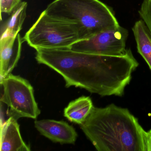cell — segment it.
<instances>
[{
	"instance_id": "14",
	"label": "cell",
	"mask_w": 151,
	"mask_h": 151,
	"mask_svg": "<svg viewBox=\"0 0 151 151\" xmlns=\"http://www.w3.org/2000/svg\"><path fill=\"white\" fill-rule=\"evenodd\" d=\"M21 2V0H0V9L1 14H9Z\"/></svg>"
},
{
	"instance_id": "7",
	"label": "cell",
	"mask_w": 151,
	"mask_h": 151,
	"mask_svg": "<svg viewBox=\"0 0 151 151\" xmlns=\"http://www.w3.org/2000/svg\"><path fill=\"white\" fill-rule=\"evenodd\" d=\"M35 126L41 135L54 142L74 144L77 138L74 127L64 121L50 119L36 121Z\"/></svg>"
},
{
	"instance_id": "10",
	"label": "cell",
	"mask_w": 151,
	"mask_h": 151,
	"mask_svg": "<svg viewBox=\"0 0 151 151\" xmlns=\"http://www.w3.org/2000/svg\"><path fill=\"white\" fill-rule=\"evenodd\" d=\"M93 107L89 97L82 96L70 102L64 110V116L70 122L81 125Z\"/></svg>"
},
{
	"instance_id": "8",
	"label": "cell",
	"mask_w": 151,
	"mask_h": 151,
	"mask_svg": "<svg viewBox=\"0 0 151 151\" xmlns=\"http://www.w3.org/2000/svg\"><path fill=\"white\" fill-rule=\"evenodd\" d=\"M22 40L19 33L0 40V80L9 75L17 65L21 55Z\"/></svg>"
},
{
	"instance_id": "15",
	"label": "cell",
	"mask_w": 151,
	"mask_h": 151,
	"mask_svg": "<svg viewBox=\"0 0 151 151\" xmlns=\"http://www.w3.org/2000/svg\"><path fill=\"white\" fill-rule=\"evenodd\" d=\"M147 151H151V129L147 132Z\"/></svg>"
},
{
	"instance_id": "3",
	"label": "cell",
	"mask_w": 151,
	"mask_h": 151,
	"mask_svg": "<svg viewBox=\"0 0 151 151\" xmlns=\"http://www.w3.org/2000/svg\"><path fill=\"white\" fill-rule=\"evenodd\" d=\"M45 11L70 24L79 40L120 26L112 9L99 0H55Z\"/></svg>"
},
{
	"instance_id": "11",
	"label": "cell",
	"mask_w": 151,
	"mask_h": 151,
	"mask_svg": "<svg viewBox=\"0 0 151 151\" xmlns=\"http://www.w3.org/2000/svg\"><path fill=\"white\" fill-rule=\"evenodd\" d=\"M132 32L138 52L142 56L151 70V34L142 20L135 22Z\"/></svg>"
},
{
	"instance_id": "13",
	"label": "cell",
	"mask_w": 151,
	"mask_h": 151,
	"mask_svg": "<svg viewBox=\"0 0 151 151\" xmlns=\"http://www.w3.org/2000/svg\"><path fill=\"white\" fill-rule=\"evenodd\" d=\"M138 13L151 34V0H143Z\"/></svg>"
},
{
	"instance_id": "5",
	"label": "cell",
	"mask_w": 151,
	"mask_h": 151,
	"mask_svg": "<svg viewBox=\"0 0 151 151\" xmlns=\"http://www.w3.org/2000/svg\"><path fill=\"white\" fill-rule=\"evenodd\" d=\"M3 89L1 101L7 105V115L16 120L21 117L37 119L40 110L35 100L34 90L29 82L12 74L1 81Z\"/></svg>"
},
{
	"instance_id": "6",
	"label": "cell",
	"mask_w": 151,
	"mask_h": 151,
	"mask_svg": "<svg viewBox=\"0 0 151 151\" xmlns=\"http://www.w3.org/2000/svg\"><path fill=\"white\" fill-rule=\"evenodd\" d=\"M128 36L127 30L119 26L101 32L90 38L78 40L69 48L75 52L91 54L122 55L127 51L126 42Z\"/></svg>"
},
{
	"instance_id": "1",
	"label": "cell",
	"mask_w": 151,
	"mask_h": 151,
	"mask_svg": "<svg viewBox=\"0 0 151 151\" xmlns=\"http://www.w3.org/2000/svg\"><path fill=\"white\" fill-rule=\"evenodd\" d=\"M36 50L38 63L60 74L66 87H80L101 96H122L139 65L130 49L118 56L80 52L69 47Z\"/></svg>"
},
{
	"instance_id": "12",
	"label": "cell",
	"mask_w": 151,
	"mask_h": 151,
	"mask_svg": "<svg viewBox=\"0 0 151 151\" xmlns=\"http://www.w3.org/2000/svg\"><path fill=\"white\" fill-rule=\"evenodd\" d=\"M27 6V2L23 1L15 8L8 20L1 27V39L14 37L19 33L26 18Z\"/></svg>"
},
{
	"instance_id": "9",
	"label": "cell",
	"mask_w": 151,
	"mask_h": 151,
	"mask_svg": "<svg viewBox=\"0 0 151 151\" xmlns=\"http://www.w3.org/2000/svg\"><path fill=\"white\" fill-rule=\"evenodd\" d=\"M17 121L13 117H9L1 123V151H30V147L22 138Z\"/></svg>"
},
{
	"instance_id": "4",
	"label": "cell",
	"mask_w": 151,
	"mask_h": 151,
	"mask_svg": "<svg viewBox=\"0 0 151 151\" xmlns=\"http://www.w3.org/2000/svg\"><path fill=\"white\" fill-rule=\"evenodd\" d=\"M35 49L69 47L79 40L70 24L53 18L43 11L24 37Z\"/></svg>"
},
{
	"instance_id": "2",
	"label": "cell",
	"mask_w": 151,
	"mask_h": 151,
	"mask_svg": "<svg viewBox=\"0 0 151 151\" xmlns=\"http://www.w3.org/2000/svg\"><path fill=\"white\" fill-rule=\"evenodd\" d=\"M99 151H147V132L127 109L93 106L80 125Z\"/></svg>"
}]
</instances>
